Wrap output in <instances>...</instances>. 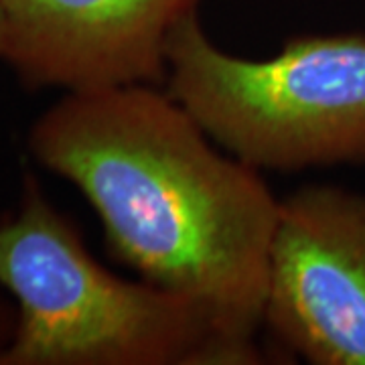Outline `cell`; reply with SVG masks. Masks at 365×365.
Returning a JSON list of instances; mask_svg holds the SVG:
<instances>
[{"instance_id": "3", "label": "cell", "mask_w": 365, "mask_h": 365, "mask_svg": "<svg viewBox=\"0 0 365 365\" xmlns=\"http://www.w3.org/2000/svg\"><path fill=\"white\" fill-rule=\"evenodd\" d=\"M165 88L209 138L258 170L365 165V33L297 35L268 59L215 45L191 14L170 33Z\"/></svg>"}, {"instance_id": "4", "label": "cell", "mask_w": 365, "mask_h": 365, "mask_svg": "<svg viewBox=\"0 0 365 365\" xmlns=\"http://www.w3.org/2000/svg\"><path fill=\"white\" fill-rule=\"evenodd\" d=\"M311 365H365V195L304 185L280 197L264 323Z\"/></svg>"}, {"instance_id": "6", "label": "cell", "mask_w": 365, "mask_h": 365, "mask_svg": "<svg viewBox=\"0 0 365 365\" xmlns=\"http://www.w3.org/2000/svg\"><path fill=\"white\" fill-rule=\"evenodd\" d=\"M14 327H16V307L9 300L0 299V351L13 339Z\"/></svg>"}, {"instance_id": "5", "label": "cell", "mask_w": 365, "mask_h": 365, "mask_svg": "<svg viewBox=\"0 0 365 365\" xmlns=\"http://www.w3.org/2000/svg\"><path fill=\"white\" fill-rule=\"evenodd\" d=\"M203 0H2V63L29 90L165 86L167 43Z\"/></svg>"}, {"instance_id": "1", "label": "cell", "mask_w": 365, "mask_h": 365, "mask_svg": "<svg viewBox=\"0 0 365 365\" xmlns=\"http://www.w3.org/2000/svg\"><path fill=\"white\" fill-rule=\"evenodd\" d=\"M26 148L88 199L118 262L203 304L225 337L266 357L256 337L280 197L167 88L63 91Z\"/></svg>"}, {"instance_id": "7", "label": "cell", "mask_w": 365, "mask_h": 365, "mask_svg": "<svg viewBox=\"0 0 365 365\" xmlns=\"http://www.w3.org/2000/svg\"><path fill=\"white\" fill-rule=\"evenodd\" d=\"M4 43H6V16H4V4L0 0V63L4 59Z\"/></svg>"}, {"instance_id": "2", "label": "cell", "mask_w": 365, "mask_h": 365, "mask_svg": "<svg viewBox=\"0 0 365 365\" xmlns=\"http://www.w3.org/2000/svg\"><path fill=\"white\" fill-rule=\"evenodd\" d=\"M0 287L16 327L0 365H260L203 304L96 260L78 227L25 177L0 220Z\"/></svg>"}]
</instances>
